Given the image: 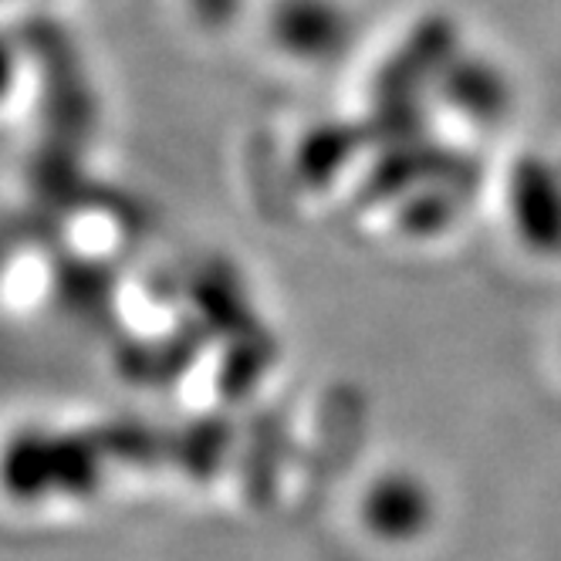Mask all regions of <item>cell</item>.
<instances>
[{
	"instance_id": "cell-3",
	"label": "cell",
	"mask_w": 561,
	"mask_h": 561,
	"mask_svg": "<svg viewBox=\"0 0 561 561\" xmlns=\"http://www.w3.org/2000/svg\"><path fill=\"white\" fill-rule=\"evenodd\" d=\"M14 82H18V45L0 31V102L11 95Z\"/></svg>"
},
{
	"instance_id": "cell-1",
	"label": "cell",
	"mask_w": 561,
	"mask_h": 561,
	"mask_svg": "<svg viewBox=\"0 0 561 561\" xmlns=\"http://www.w3.org/2000/svg\"><path fill=\"white\" fill-rule=\"evenodd\" d=\"M0 488L14 501H45L55 494L51 430H21L0 450Z\"/></svg>"
},
{
	"instance_id": "cell-2",
	"label": "cell",
	"mask_w": 561,
	"mask_h": 561,
	"mask_svg": "<svg viewBox=\"0 0 561 561\" xmlns=\"http://www.w3.org/2000/svg\"><path fill=\"white\" fill-rule=\"evenodd\" d=\"M55 298L58 305L71 308V311H89L85 305L95 301V295L102 291V277L95 264L85 261H58L55 264Z\"/></svg>"
}]
</instances>
